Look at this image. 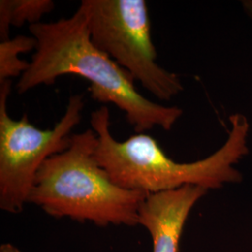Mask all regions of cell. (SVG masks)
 <instances>
[{
    "instance_id": "cell-9",
    "label": "cell",
    "mask_w": 252,
    "mask_h": 252,
    "mask_svg": "<svg viewBox=\"0 0 252 252\" xmlns=\"http://www.w3.org/2000/svg\"><path fill=\"white\" fill-rule=\"evenodd\" d=\"M0 252H22L16 246L10 243L2 244L0 246Z\"/></svg>"
},
{
    "instance_id": "cell-1",
    "label": "cell",
    "mask_w": 252,
    "mask_h": 252,
    "mask_svg": "<svg viewBox=\"0 0 252 252\" xmlns=\"http://www.w3.org/2000/svg\"><path fill=\"white\" fill-rule=\"evenodd\" d=\"M29 31L37 45L29 68L16 84L19 94L40 85L51 86L63 75H77L90 81L93 99L124 111L136 134L154 127L170 131L182 116L180 107L160 105L139 94L133 76L92 42L81 6L68 18L32 25Z\"/></svg>"
},
{
    "instance_id": "cell-2",
    "label": "cell",
    "mask_w": 252,
    "mask_h": 252,
    "mask_svg": "<svg viewBox=\"0 0 252 252\" xmlns=\"http://www.w3.org/2000/svg\"><path fill=\"white\" fill-rule=\"evenodd\" d=\"M90 123L98 137L94 157L111 180L123 188L153 194L186 185L208 190L220 189L243 180L235 164L249 153L251 126L241 113L230 117L231 129L223 145L207 158L192 162L174 161L147 134L118 141L110 132V113L106 105L91 113Z\"/></svg>"
},
{
    "instance_id": "cell-10",
    "label": "cell",
    "mask_w": 252,
    "mask_h": 252,
    "mask_svg": "<svg viewBox=\"0 0 252 252\" xmlns=\"http://www.w3.org/2000/svg\"><path fill=\"white\" fill-rule=\"evenodd\" d=\"M244 11L252 19V0H245L242 3Z\"/></svg>"
},
{
    "instance_id": "cell-7",
    "label": "cell",
    "mask_w": 252,
    "mask_h": 252,
    "mask_svg": "<svg viewBox=\"0 0 252 252\" xmlns=\"http://www.w3.org/2000/svg\"><path fill=\"white\" fill-rule=\"evenodd\" d=\"M55 3L52 0H1L0 39H9L10 27H24L41 23V18L52 12Z\"/></svg>"
},
{
    "instance_id": "cell-3",
    "label": "cell",
    "mask_w": 252,
    "mask_h": 252,
    "mask_svg": "<svg viewBox=\"0 0 252 252\" xmlns=\"http://www.w3.org/2000/svg\"><path fill=\"white\" fill-rule=\"evenodd\" d=\"M97 144L92 128L73 134L67 149L39 168L27 203L54 218L98 226L138 225V211L149 194L111 180L94 157Z\"/></svg>"
},
{
    "instance_id": "cell-4",
    "label": "cell",
    "mask_w": 252,
    "mask_h": 252,
    "mask_svg": "<svg viewBox=\"0 0 252 252\" xmlns=\"http://www.w3.org/2000/svg\"><path fill=\"white\" fill-rule=\"evenodd\" d=\"M80 6L92 42L157 99L170 101L184 90L180 76L157 63L145 0H82Z\"/></svg>"
},
{
    "instance_id": "cell-8",
    "label": "cell",
    "mask_w": 252,
    "mask_h": 252,
    "mask_svg": "<svg viewBox=\"0 0 252 252\" xmlns=\"http://www.w3.org/2000/svg\"><path fill=\"white\" fill-rule=\"evenodd\" d=\"M34 36L19 35L0 42V83L22 77L29 68L30 62L20 58V54L36 50Z\"/></svg>"
},
{
    "instance_id": "cell-5",
    "label": "cell",
    "mask_w": 252,
    "mask_h": 252,
    "mask_svg": "<svg viewBox=\"0 0 252 252\" xmlns=\"http://www.w3.org/2000/svg\"><path fill=\"white\" fill-rule=\"evenodd\" d=\"M10 89L11 81L0 83V208L18 214L41 165L69 146L71 132L82 119L84 100L83 94H72L60 121L42 130L29 122L27 114L19 121L9 116Z\"/></svg>"
},
{
    "instance_id": "cell-6",
    "label": "cell",
    "mask_w": 252,
    "mask_h": 252,
    "mask_svg": "<svg viewBox=\"0 0 252 252\" xmlns=\"http://www.w3.org/2000/svg\"><path fill=\"white\" fill-rule=\"evenodd\" d=\"M208 189L186 185L149 194L138 211V224L153 239V252H179L180 237L191 209Z\"/></svg>"
}]
</instances>
